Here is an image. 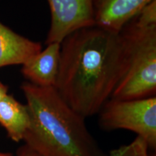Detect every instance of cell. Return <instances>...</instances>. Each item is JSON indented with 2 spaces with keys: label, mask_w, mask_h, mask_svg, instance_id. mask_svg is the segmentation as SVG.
<instances>
[{
  "label": "cell",
  "mask_w": 156,
  "mask_h": 156,
  "mask_svg": "<svg viewBox=\"0 0 156 156\" xmlns=\"http://www.w3.org/2000/svg\"><path fill=\"white\" fill-rule=\"evenodd\" d=\"M133 20L142 27L156 26V0L145 6Z\"/></svg>",
  "instance_id": "8fae6325"
},
{
  "label": "cell",
  "mask_w": 156,
  "mask_h": 156,
  "mask_svg": "<svg viewBox=\"0 0 156 156\" xmlns=\"http://www.w3.org/2000/svg\"><path fill=\"white\" fill-rule=\"evenodd\" d=\"M7 95H8V87L0 83V101L2 100Z\"/></svg>",
  "instance_id": "4fadbf2b"
},
{
  "label": "cell",
  "mask_w": 156,
  "mask_h": 156,
  "mask_svg": "<svg viewBox=\"0 0 156 156\" xmlns=\"http://www.w3.org/2000/svg\"><path fill=\"white\" fill-rule=\"evenodd\" d=\"M17 156H37L36 154L26 145H23L17 151Z\"/></svg>",
  "instance_id": "7c38bea8"
},
{
  "label": "cell",
  "mask_w": 156,
  "mask_h": 156,
  "mask_svg": "<svg viewBox=\"0 0 156 156\" xmlns=\"http://www.w3.org/2000/svg\"><path fill=\"white\" fill-rule=\"evenodd\" d=\"M119 33L95 25L78 30L61 43L55 88L85 119L98 114L112 97L122 73Z\"/></svg>",
  "instance_id": "6da1fadb"
},
{
  "label": "cell",
  "mask_w": 156,
  "mask_h": 156,
  "mask_svg": "<svg viewBox=\"0 0 156 156\" xmlns=\"http://www.w3.org/2000/svg\"><path fill=\"white\" fill-rule=\"evenodd\" d=\"M51 24L46 44L61 43L70 34L95 25L93 0H47Z\"/></svg>",
  "instance_id": "5b68a950"
},
{
  "label": "cell",
  "mask_w": 156,
  "mask_h": 156,
  "mask_svg": "<svg viewBox=\"0 0 156 156\" xmlns=\"http://www.w3.org/2000/svg\"><path fill=\"white\" fill-rule=\"evenodd\" d=\"M99 124L107 131L125 129L156 147V97L135 100L110 98L99 112Z\"/></svg>",
  "instance_id": "277c9868"
},
{
  "label": "cell",
  "mask_w": 156,
  "mask_h": 156,
  "mask_svg": "<svg viewBox=\"0 0 156 156\" xmlns=\"http://www.w3.org/2000/svg\"><path fill=\"white\" fill-rule=\"evenodd\" d=\"M0 156H13L12 154L10 153H7V152L0 151Z\"/></svg>",
  "instance_id": "5bb4252c"
},
{
  "label": "cell",
  "mask_w": 156,
  "mask_h": 156,
  "mask_svg": "<svg viewBox=\"0 0 156 156\" xmlns=\"http://www.w3.org/2000/svg\"><path fill=\"white\" fill-rule=\"evenodd\" d=\"M30 115L23 141L37 156H107L87 127L85 119L54 87L21 85Z\"/></svg>",
  "instance_id": "7a4b0ae2"
},
{
  "label": "cell",
  "mask_w": 156,
  "mask_h": 156,
  "mask_svg": "<svg viewBox=\"0 0 156 156\" xmlns=\"http://www.w3.org/2000/svg\"><path fill=\"white\" fill-rule=\"evenodd\" d=\"M29 124L30 115L26 105L9 94L0 101V124L12 141H23Z\"/></svg>",
  "instance_id": "9c48e42d"
},
{
  "label": "cell",
  "mask_w": 156,
  "mask_h": 156,
  "mask_svg": "<svg viewBox=\"0 0 156 156\" xmlns=\"http://www.w3.org/2000/svg\"><path fill=\"white\" fill-rule=\"evenodd\" d=\"M41 49L40 43L17 34L0 22V68L23 65Z\"/></svg>",
  "instance_id": "ba28073f"
},
{
  "label": "cell",
  "mask_w": 156,
  "mask_h": 156,
  "mask_svg": "<svg viewBox=\"0 0 156 156\" xmlns=\"http://www.w3.org/2000/svg\"><path fill=\"white\" fill-rule=\"evenodd\" d=\"M153 0H93L95 25L119 33Z\"/></svg>",
  "instance_id": "8992f818"
},
{
  "label": "cell",
  "mask_w": 156,
  "mask_h": 156,
  "mask_svg": "<svg viewBox=\"0 0 156 156\" xmlns=\"http://www.w3.org/2000/svg\"><path fill=\"white\" fill-rule=\"evenodd\" d=\"M119 34L122 73L111 98L126 101L155 96L156 26L142 27L132 20Z\"/></svg>",
  "instance_id": "3957f363"
},
{
  "label": "cell",
  "mask_w": 156,
  "mask_h": 156,
  "mask_svg": "<svg viewBox=\"0 0 156 156\" xmlns=\"http://www.w3.org/2000/svg\"><path fill=\"white\" fill-rule=\"evenodd\" d=\"M147 142L136 136L132 142L110 152L108 156H149Z\"/></svg>",
  "instance_id": "30bf717a"
},
{
  "label": "cell",
  "mask_w": 156,
  "mask_h": 156,
  "mask_svg": "<svg viewBox=\"0 0 156 156\" xmlns=\"http://www.w3.org/2000/svg\"><path fill=\"white\" fill-rule=\"evenodd\" d=\"M61 44L51 43L23 64L21 73L29 83L40 87H55L58 73Z\"/></svg>",
  "instance_id": "52a82bcc"
}]
</instances>
